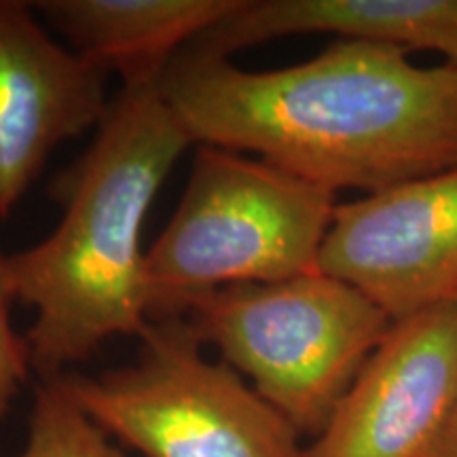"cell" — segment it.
<instances>
[{
    "mask_svg": "<svg viewBox=\"0 0 457 457\" xmlns=\"http://www.w3.org/2000/svg\"><path fill=\"white\" fill-rule=\"evenodd\" d=\"M457 398L453 301L396 320L305 457H424Z\"/></svg>",
    "mask_w": 457,
    "mask_h": 457,
    "instance_id": "52a82bcc",
    "label": "cell"
},
{
    "mask_svg": "<svg viewBox=\"0 0 457 457\" xmlns=\"http://www.w3.org/2000/svg\"><path fill=\"white\" fill-rule=\"evenodd\" d=\"M11 301L7 256L0 254V420L9 413L32 369L26 337L17 335L11 324Z\"/></svg>",
    "mask_w": 457,
    "mask_h": 457,
    "instance_id": "7c38bea8",
    "label": "cell"
},
{
    "mask_svg": "<svg viewBox=\"0 0 457 457\" xmlns=\"http://www.w3.org/2000/svg\"><path fill=\"white\" fill-rule=\"evenodd\" d=\"M453 303H455V307H457V295H455V299H453Z\"/></svg>",
    "mask_w": 457,
    "mask_h": 457,
    "instance_id": "5bb4252c",
    "label": "cell"
},
{
    "mask_svg": "<svg viewBox=\"0 0 457 457\" xmlns=\"http://www.w3.org/2000/svg\"><path fill=\"white\" fill-rule=\"evenodd\" d=\"M295 34L386 43L430 51L457 68V0H239L191 47L228 57Z\"/></svg>",
    "mask_w": 457,
    "mask_h": 457,
    "instance_id": "9c48e42d",
    "label": "cell"
},
{
    "mask_svg": "<svg viewBox=\"0 0 457 457\" xmlns=\"http://www.w3.org/2000/svg\"><path fill=\"white\" fill-rule=\"evenodd\" d=\"M339 38L279 71H242L187 45L159 91L199 146L250 151L327 187L375 193L457 168V68Z\"/></svg>",
    "mask_w": 457,
    "mask_h": 457,
    "instance_id": "6da1fadb",
    "label": "cell"
},
{
    "mask_svg": "<svg viewBox=\"0 0 457 457\" xmlns=\"http://www.w3.org/2000/svg\"><path fill=\"white\" fill-rule=\"evenodd\" d=\"M202 345L185 318L153 320L131 367L60 377L102 432L145 457H305L290 421Z\"/></svg>",
    "mask_w": 457,
    "mask_h": 457,
    "instance_id": "5b68a950",
    "label": "cell"
},
{
    "mask_svg": "<svg viewBox=\"0 0 457 457\" xmlns=\"http://www.w3.org/2000/svg\"><path fill=\"white\" fill-rule=\"evenodd\" d=\"M20 457H123L66 390L62 377L41 379Z\"/></svg>",
    "mask_w": 457,
    "mask_h": 457,
    "instance_id": "8fae6325",
    "label": "cell"
},
{
    "mask_svg": "<svg viewBox=\"0 0 457 457\" xmlns=\"http://www.w3.org/2000/svg\"><path fill=\"white\" fill-rule=\"evenodd\" d=\"M318 270L394 322L457 295V168L339 204Z\"/></svg>",
    "mask_w": 457,
    "mask_h": 457,
    "instance_id": "8992f818",
    "label": "cell"
},
{
    "mask_svg": "<svg viewBox=\"0 0 457 457\" xmlns=\"http://www.w3.org/2000/svg\"><path fill=\"white\" fill-rule=\"evenodd\" d=\"M337 193L278 165L199 146L185 195L146 253L148 316L185 318L199 296L318 271Z\"/></svg>",
    "mask_w": 457,
    "mask_h": 457,
    "instance_id": "3957f363",
    "label": "cell"
},
{
    "mask_svg": "<svg viewBox=\"0 0 457 457\" xmlns=\"http://www.w3.org/2000/svg\"><path fill=\"white\" fill-rule=\"evenodd\" d=\"M424 457H457V398Z\"/></svg>",
    "mask_w": 457,
    "mask_h": 457,
    "instance_id": "4fadbf2b",
    "label": "cell"
},
{
    "mask_svg": "<svg viewBox=\"0 0 457 457\" xmlns=\"http://www.w3.org/2000/svg\"><path fill=\"white\" fill-rule=\"evenodd\" d=\"M239 0H38L30 3L79 55L123 85L155 83L187 45L208 32Z\"/></svg>",
    "mask_w": 457,
    "mask_h": 457,
    "instance_id": "30bf717a",
    "label": "cell"
},
{
    "mask_svg": "<svg viewBox=\"0 0 457 457\" xmlns=\"http://www.w3.org/2000/svg\"><path fill=\"white\" fill-rule=\"evenodd\" d=\"M185 320L301 436L313 438L394 324L358 288L320 270L214 290L193 301Z\"/></svg>",
    "mask_w": 457,
    "mask_h": 457,
    "instance_id": "277c9868",
    "label": "cell"
},
{
    "mask_svg": "<svg viewBox=\"0 0 457 457\" xmlns=\"http://www.w3.org/2000/svg\"><path fill=\"white\" fill-rule=\"evenodd\" d=\"M191 145L159 81L123 85L91 146L55 180L60 225L7 256L11 296L37 312L26 343L41 379L64 375L111 337L145 335L151 316L142 227Z\"/></svg>",
    "mask_w": 457,
    "mask_h": 457,
    "instance_id": "7a4b0ae2",
    "label": "cell"
},
{
    "mask_svg": "<svg viewBox=\"0 0 457 457\" xmlns=\"http://www.w3.org/2000/svg\"><path fill=\"white\" fill-rule=\"evenodd\" d=\"M108 72L54 41L30 3L0 0V219L57 145L106 117Z\"/></svg>",
    "mask_w": 457,
    "mask_h": 457,
    "instance_id": "ba28073f",
    "label": "cell"
}]
</instances>
